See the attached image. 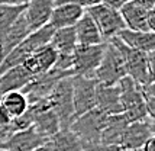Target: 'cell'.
<instances>
[{
	"mask_svg": "<svg viewBox=\"0 0 155 151\" xmlns=\"http://www.w3.org/2000/svg\"><path fill=\"white\" fill-rule=\"evenodd\" d=\"M0 105H2V95H0Z\"/></svg>",
	"mask_w": 155,
	"mask_h": 151,
	"instance_id": "cell-39",
	"label": "cell"
},
{
	"mask_svg": "<svg viewBox=\"0 0 155 151\" xmlns=\"http://www.w3.org/2000/svg\"><path fill=\"white\" fill-rule=\"evenodd\" d=\"M141 90V96L143 99V103L147 106V112H148V116L151 119H154L155 116V92H154V82L148 83L145 86H139Z\"/></svg>",
	"mask_w": 155,
	"mask_h": 151,
	"instance_id": "cell-28",
	"label": "cell"
},
{
	"mask_svg": "<svg viewBox=\"0 0 155 151\" xmlns=\"http://www.w3.org/2000/svg\"><path fill=\"white\" fill-rule=\"evenodd\" d=\"M139 151H155V138H149L148 141L142 145V148Z\"/></svg>",
	"mask_w": 155,
	"mask_h": 151,
	"instance_id": "cell-35",
	"label": "cell"
},
{
	"mask_svg": "<svg viewBox=\"0 0 155 151\" xmlns=\"http://www.w3.org/2000/svg\"><path fill=\"white\" fill-rule=\"evenodd\" d=\"M86 12L90 15V18L96 23L104 42H109L122 29H125L123 19H122L119 10H116V9H112V7L100 3L93 7H88Z\"/></svg>",
	"mask_w": 155,
	"mask_h": 151,
	"instance_id": "cell-8",
	"label": "cell"
},
{
	"mask_svg": "<svg viewBox=\"0 0 155 151\" xmlns=\"http://www.w3.org/2000/svg\"><path fill=\"white\" fill-rule=\"evenodd\" d=\"M49 151H84L80 139L70 129H60L48 139Z\"/></svg>",
	"mask_w": 155,
	"mask_h": 151,
	"instance_id": "cell-25",
	"label": "cell"
},
{
	"mask_svg": "<svg viewBox=\"0 0 155 151\" xmlns=\"http://www.w3.org/2000/svg\"><path fill=\"white\" fill-rule=\"evenodd\" d=\"M134 2L147 10H155V0H134Z\"/></svg>",
	"mask_w": 155,
	"mask_h": 151,
	"instance_id": "cell-34",
	"label": "cell"
},
{
	"mask_svg": "<svg viewBox=\"0 0 155 151\" xmlns=\"http://www.w3.org/2000/svg\"><path fill=\"white\" fill-rule=\"evenodd\" d=\"M29 34L31 32L28 29V25L23 19V13H22L13 25L0 36V62L3 61L6 58V55L13 48H16Z\"/></svg>",
	"mask_w": 155,
	"mask_h": 151,
	"instance_id": "cell-18",
	"label": "cell"
},
{
	"mask_svg": "<svg viewBox=\"0 0 155 151\" xmlns=\"http://www.w3.org/2000/svg\"><path fill=\"white\" fill-rule=\"evenodd\" d=\"M57 57H58V54L55 52V49L48 44L45 47L39 48L38 51H35L34 54L22 64V67L26 70L28 73H31L34 77H36V76L45 74L49 70L54 69Z\"/></svg>",
	"mask_w": 155,
	"mask_h": 151,
	"instance_id": "cell-15",
	"label": "cell"
},
{
	"mask_svg": "<svg viewBox=\"0 0 155 151\" xmlns=\"http://www.w3.org/2000/svg\"><path fill=\"white\" fill-rule=\"evenodd\" d=\"M10 122H12L10 115H9L6 112V109L0 105V128H7V126H10Z\"/></svg>",
	"mask_w": 155,
	"mask_h": 151,
	"instance_id": "cell-32",
	"label": "cell"
},
{
	"mask_svg": "<svg viewBox=\"0 0 155 151\" xmlns=\"http://www.w3.org/2000/svg\"><path fill=\"white\" fill-rule=\"evenodd\" d=\"M107 115L103 113L97 108L83 113L81 116H77L70 125L68 129L80 139L83 145H91L100 143L101 131L106 125Z\"/></svg>",
	"mask_w": 155,
	"mask_h": 151,
	"instance_id": "cell-4",
	"label": "cell"
},
{
	"mask_svg": "<svg viewBox=\"0 0 155 151\" xmlns=\"http://www.w3.org/2000/svg\"><path fill=\"white\" fill-rule=\"evenodd\" d=\"M148 12L149 10L136 5L134 0H129L119 9L125 28L136 32H151L148 26Z\"/></svg>",
	"mask_w": 155,
	"mask_h": 151,
	"instance_id": "cell-17",
	"label": "cell"
},
{
	"mask_svg": "<svg viewBox=\"0 0 155 151\" xmlns=\"http://www.w3.org/2000/svg\"><path fill=\"white\" fill-rule=\"evenodd\" d=\"M129 0H101V3L103 5H106V6L112 7V9H116V10H119L125 3H128Z\"/></svg>",
	"mask_w": 155,
	"mask_h": 151,
	"instance_id": "cell-33",
	"label": "cell"
},
{
	"mask_svg": "<svg viewBox=\"0 0 155 151\" xmlns=\"http://www.w3.org/2000/svg\"><path fill=\"white\" fill-rule=\"evenodd\" d=\"M154 137V119H143L136 122H129L125 129L120 143L122 150L139 151L142 145Z\"/></svg>",
	"mask_w": 155,
	"mask_h": 151,
	"instance_id": "cell-11",
	"label": "cell"
},
{
	"mask_svg": "<svg viewBox=\"0 0 155 151\" xmlns=\"http://www.w3.org/2000/svg\"><path fill=\"white\" fill-rule=\"evenodd\" d=\"M49 45L55 49L58 55H71L77 47V38H75L74 28H62L55 29Z\"/></svg>",
	"mask_w": 155,
	"mask_h": 151,
	"instance_id": "cell-24",
	"label": "cell"
},
{
	"mask_svg": "<svg viewBox=\"0 0 155 151\" xmlns=\"http://www.w3.org/2000/svg\"><path fill=\"white\" fill-rule=\"evenodd\" d=\"M32 79L34 76L28 73L22 65L7 70L3 74H0V95L9 92H20Z\"/></svg>",
	"mask_w": 155,
	"mask_h": 151,
	"instance_id": "cell-23",
	"label": "cell"
},
{
	"mask_svg": "<svg viewBox=\"0 0 155 151\" xmlns=\"http://www.w3.org/2000/svg\"><path fill=\"white\" fill-rule=\"evenodd\" d=\"M54 31L55 29L51 25H47V26L41 28L38 31L31 32L16 48H13L6 55V58L3 61L0 62V74H3L5 71L13 69V67L22 65L35 51L48 45Z\"/></svg>",
	"mask_w": 155,
	"mask_h": 151,
	"instance_id": "cell-2",
	"label": "cell"
},
{
	"mask_svg": "<svg viewBox=\"0 0 155 151\" xmlns=\"http://www.w3.org/2000/svg\"><path fill=\"white\" fill-rule=\"evenodd\" d=\"M73 105L74 116H81L88 110L96 108V82L81 76H73Z\"/></svg>",
	"mask_w": 155,
	"mask_h": 151,
	"instance_id": "cell-10",
	"label": "cell"
},
{
	"mask_svg": "<svg viewBox=\"0 0 155 151\" xmlns=\"http://www.w3.org/2000/svg\"><path fill=\"white\" fill-rule=\"evenodd\" d=\"M2 106L13 119V118L22 116L26 112L29 103H28L26 96L22 92H9L2 95Z\"/></svg>",
	"mask_w": 155,
	"mask_h": 151,
	"instance_id": "cell-26",
	"label": "cell"
},
{
	"mask_svg": "<svg viewBox=\"0 0 155 151\" xmlns=\"http://www.w3.org/2000/svg\"><path fill=\"white\" fill-rule=\"evenodd\" d=\"M25 0H0V6H18V5H25Z\"/></svg>",
	"mask_w": 155,
	"mask_h": 151,
	"instance_id": "cell-36",
	"label": "cell"
},
{
	"mask_svg": "<svg viewBox=\"0 0 155 151\" xmlns=\"http://www.w3.org/2000/svg\"><path fill=\"white\" fill-rule=\"evenodd\" d=\"M129 125V121L123 113L119 115H110L106 121V125L101 131L100 144L104 145H117L120 147L122 138L125 134V129Z\"/></svg>",
	"mask_w": 155,
	"mask_h": 151,
	"instance_id": "cell-21",
	"label": "cell"
},
{
	"mask_svg": "<svg viewBox=\"0 0 155 151\" xmlns=\"http://www.w3.org/2000/svg\"><path fill=\"white\" fill-rule=\"evenodd\" d=\"M54 70L60 71H73V54L71 55H58L54 64Z\"/></svg>",
	"mask_w": 155,
	"mask_h": 151,
	"instance_id": "cell-30",
	"label": "cell"
},
{
	"mask_svg": "<svg viewBox=\"0 0 155 151\" xmlns=\"http://www.w3.org/2000/svg\"><path fill=\"white\" fill-rule=\"evenodd\" d=\"M73 76L64 77L55 84L47 99L48 106L52 109L60 122V129H68L75 119L73 105Z\"/></svg>",
	"mask_w": 155,
	"mask_h": 151,
	"instance_id": "cell-3",
	"label": "cell"
},
{
	"mask_svg": "<svg viewBox=\"0 0 155 151\" xmlns=\"http://www.w3.org/2000/svg\"><path fill=\"white\" fill-rule=\"evenodd\" d=\"M116 36L128 48L136 49L145 54L154 52L155 49V32H136L125 28Z\"/></svg>",
	"mask_w": 155,
	"mask_h": 151,
	"instance_id": "cell-19",
	"label": "cell"
},
{
	"mask_svg": "<svg viewBox=\"0 0 155 151\" xmlns=\"http://www.w3.org/2000/svg\"><path fill=\"white\" fill-rule=\"evenodd\" d=\"M34 151H49V148H48V145L45 144V145H42V147H39V148H36V150H34Z\"/></svg>",
	"mask_w": 155,
	"mask_h": 151,
	"instance_id": "cell-38",
	"label": "cell"
},
{
	"mask_svg": "<svg viewBox=\"0 0 155 151\" xmlns=\"http://www.w3.org/2000/svg\"><path fill=\"white\" fill-rule=\"evenodd\" d=\"M109 42L113 44L122 54L126 76L129 79H132L138 86H145L154 82V52L145 54L141 51L128 48L117 39V36L112 38Z\"/></svg>",
	"mask_w": 155,
	"mask_h": 151,
	"instance_id": "cell-1",
	"label": "cell"
},
{
	"mask_svg": "<svg viewBox=\"0 0 155 151\" xmlns=\"http://www.w3.org/2000/svg\"><path fill=\"white\" fill-rule=\"evenodd\" d=\"M0 151H5V150H0Z\"/></svg>",
	"mask_w": 155,
	"mask_h": 151,
	"instance_id": "cell-41",
	"label": "cell"
},
{
	"mask_svg": "<svg viewBox=\"0 0 155 151\" xmlns=\"http://www.w3.org/2000/svg\"><path fill=\"white\" fill-rule=\"evenodd\" d=\"M55 0H28L23 10V19L29 32L47 26L54 10Z\"/></svg>",
	"mask_w": 155,
	"mask_h": 151,
	"instance_id": "cell-12",
	"label": "cell"
},
{
	"mask_svg": "<svg viewBox=\"0 0 155 151\" xmlns=\"http://www.w3.org/2000/svg\"><path fill=\"white\" fill-rule=\"evenodd\" d=\"M70 76H74V73L73 71H60V70L52 69L45 74L34 77L20 92L26 96L29 105L45 102L49 96V93L55 87V84L60 82L61 79L70 77Z\"/></svg>",
	"mask_w": 155,
	"mask_h": 151,
	"instance_id": "cell-7",
	"label": "cell"
},
{
	"mask_svg": "<svg viewBox=\"0 0 155 151\" xmlns=\"http://www.w3.org/2000/svg\"><path fill=\"white\" fill-rule=\"evenodd\" d=\"M117 87L120 92L122 113L126 116L129 122L148 119L149 116L148 112H147V106L143 103V99L141 96L139 86L126 76L125 79H122L120 82L117 83Z\"/></svg>",
	"mask_w": 155,
	"mask_h": 151,
	"instance_id": "cell-6",
	"label": "cell"
},
{
	"mask_svg": "<svg viewBox=\"0 0 155 151\" xmlns=\"http://www.w3.org/2000/svg\"><path fill=\"white\" fill-rule=\"evenodd\" d=\"M26 5V3H25ZM25 5L18 6H0V36L13 25L16 19L25 10Z\"/></svg>",
	"mask_w": 155,
	"mask_h": 151,
	"instance_id": "cell-27",
	"label": "cell"
},
{
	"mask_svg": "<svg viewBox=\"0 0 155 151\" xmlns=\"http://www.w3.org/2000/svg\"><path fill=\"white\" fill-rule=\"evenodd\" d=\"M29 106L34 110L32 126L38 134H41L42 137L49 139L52 135H55L60 131V122L55 116V113L52 112V109L48 106L47 100L35 103V105H29Z\"/></svg>",
	"mask_w": 155,
	"mask_h": 151,
	"instance_id": "cell-14",
	"label": "cell"
},
{
	"mask_svg": "<svg viewBox=\"0 0 155 151\" xmlns=\"http://www.w3.org/2000/svg\"><path fill=\"white\" fill-rule=\"evenodd\" d=\"M84 151H122L120 147L117 145H104V144H91V145H83Z\"/></svg>",
	"mask_w": 155,
	"mask_h": 151,
	"instance_id": "cell-31",
	"label": "cell"
},
{
	"mask_svg": "<svg viewBox=\"0 0 155 151\" xmlns=\"http://www.w3.org/2000/svg\"><path fill=\"white\" fill-rule=\"evenodd\" d=\"M122 151H129V150H122Z\"/></svg>",
	"mask_w": 155,
	"mask_h": 151,
	"instance_id": "cell-40",
	"label": "cell"
},
{
	"mask_svg": "<svg viewBox=\"0 0 155 151\" xmlns=\"http://www.w3.org/2000/svg\"><path fill=\"white\" fill-rule=\"evenodd\" d=\"M106 42L99 45H77L73 52V73L87 79H94V73L104 52Z\"/></svg>",
	"mask_w": 155,
	"mask_h": 151,
	"instance_id": "cell-9",
	"label": "cell"
},
{
	"mask_svg": "<svg viewBox=\"0 0 155 151\" xmlns=\"http://www.w3.org/2000/svg\"><path fill=\"white\" fill-rule=\"evenodd\" d=\"M101 0H55V5H75L84 10L88 7H93L96 5H100Z\"/></svg>",
	"mask_w": 155,
	"mask_h": 151,
	"instance_id": "cell-29",
	"label": "cell"
},
{
	"mask_svg": "<svg viewBox=\"0 0 155 151\" xmlns=\"http://www.w3.org/2000/svg\"><path fill=\"white\" fill-rule=\"evenodd\" d=\"M74 31L75 38H77V45H99V44L104 42L96 23L86 10L80 18V21L74 25Z\"/></svg>",
	"mask_w": 155,
	"mask_h": 151,
	"instance_id": "cell-22",
	"label": "cell"
},
{
	"mask_svg": "<svg viewBox=\"0 0 155 151\" xmlns=\"http://www.w3.org/2000/svg\"><path fill=\"white\" fill-rule=\"evenodd\" d=\"M126 77V69L122 54L113 44L106 42L103 58L94 73V80L104 86H116Z\"/></svg>",
	"mask_w": 155,
	"mask_h": 151,
	"instance_id": "cell-5",
	"label": "cell"
},
{
	"mask_svg": "<svg viewBox=\"0 0 155 151\" xmlns=\"http://www.w3.org/2000/svg\"><path fill=\"white\" fill-rule=\"evenodd\" d=\"M148 26L151 32H155V10L148 12Z\"/></svg>",
	"mask_w": 155,
	"mask_h": 151,
	"instance_id": "cell-37",
	"label": "cell"
},
{
	"mask_svg": "<svg viewBox=\"0 0 155 151\" xmlns=\"http://www.w3.org/2000/svg\"><path fill=\"white\" fill-rule=\"evenodd\" d=\"M96 108L110 115H119L122 113V103H120V92L117 84L116 86H104L97 83L96 84Z\"/></svg>",
	"mask_w": 155,
	"mask_h": 151,
	"instance_id": "cell-16",
	"label": "cell"
},
{
	"mask_svg": "<svg viewBox=\"0 0 155 151\" xmlns=\"http://www.w3.org/2000/svg\"><path fill=\"white\" fill-rule=\"evenodd\" d=\"M47 143H48L47 138L42 137L41 134H38L34 126H31L28 129L13 132L10 137L7 138V141H5L3 144L0 145V150L34 151L36 148H39V147H42V145H45Z\"/></svg>",
	"mask_w": 155,
	"mask_h": 151,
	"instance_id": "cell-13",
	"label": "cell"
},
{
	"mask_svg": "<svg viewBox=\"0 0 155 151\" xmlns=\"http://www.w3.org/2000/svg\"><path fill=\"white\" fill-rule=\"evenodd\" d=\"M83 13H84V9L75 5H55L48 25H51L54 29L74 28Z\"/></svg>",
	"mask_w": 155,
	"mask_h": 151,
	"instance_id": "cell-20",
	"label": "cell"
}]
</instances>
